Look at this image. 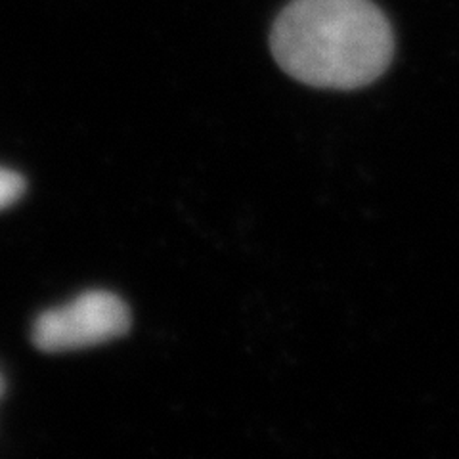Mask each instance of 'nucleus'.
Returning <instances> with one entry per match:
<instances>
[{
	"label": "nucleus",
	"instance_id": "obj_1",
	"mask_svg": "<svg viewBox=\"0 0 459 459\" xmlns=\"http://www.w3.org/2000/svg\"><path fill=\"white\" fill-rule=\"evenodd\" d=\"M270 47L293 79L318 89L352 91L391 65L394 35L371 0H293L272 29Z\"/></svg>",
	"mask_w": 459,
	"mask_h": 459
},
{
	"label": "nucleus",
	"instance_id": "obj_2",
	"mask_svg": "<svg viewBox=\"0 0 459 459\" xmlns=\"http://www.w3.org/2000/svg\"><path fill=\"white\" fill-rule=\"evenodd\" d=\"M131 310L109 291H86L71 303L40 314L33 327L35 347L65 352L119 339L131 329Z\"/></svg>",
	"mask_w": 459,
	"mask_h": 459
},
{
	"label": "nucleus",
	"instance_id": "obj_3",
	"mask_svg": "<svg viewBox=\"0 0 459 459\" xmlns=\"http://www.w3.org/2000/svg\"><path fill=\"white\" fill-rule=\"evenodd\" d=\"M25 192V180L18 172L0 167V211L16 204Z\"/></svg>",
	"mask_w": 459,
	"mask_h": 459
},
{
	"label": "nucleus",
	"instance_id": "obj_4",
	"mask_svg": "<svg viewBox=\"0 0 459 459\" xmlns=\"http://www.w3.org/2000/svg\"><path fill=\"white\" fill-rule=\"evenodd\" d=\"M0 391H3V381H0Z\"/></svg>",
	"mask_w": 459,
	"mask_h": 459
}]
</instances>
